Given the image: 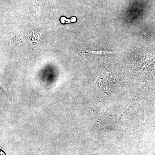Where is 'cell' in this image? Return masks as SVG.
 I'll return each instance as SVG.
<instances>
[{
	"instance_id": "6da1fadb",
	"label": "cell",
	"mask_w": 155,
	"mask_h": 155,
	"mask_svg": "<svg viewBox=\"0 0 155 155\" xmlns=\"http://www.w3.org/2000/svg\"><path fill=\"white\" fill-rule=\"evenodd\" d=\"M77 21V18L75 17H72L69 19H67L65 17H62L61 19V22L62 24L75 22Z\"/></svg>"
},
{
	"instance_id": "7a4b0ae2",
	"label": "cell",
	"mask_w": 155,
	"mask_h": 155,
	"mask_svg": "<svg viewBox=\"0 0 155 155\" xmlns=\"http://www.w3.org/2000/svg\"><path fill=\"white\" fill-rule=\"evenodd\" d=\"M1 155H5V153L3 152V151H2V150H1Z\"/></svg>"
}]
</instances>
